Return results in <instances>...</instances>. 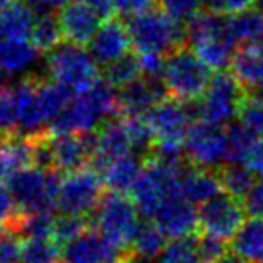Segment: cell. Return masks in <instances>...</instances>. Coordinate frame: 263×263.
Returning <instances> with one entry per match:
<instances>
[{
  "label": "cell",
  "instance_id": "37",
  "mask_svg": "<svg viewBox=\"0 0 263 263\" xmlns=\"http://www.w3.org/2000/svg\"><path fill=\"white\" fill-rule=\"evenodd\" d=\"M20 114L15 87H0V137L18 134Z\"/></svg>",
  "mask_w": 263,
  "mask_h": 263
},
{
  "label": "cell",
  "instance_id": "32",
  "mask_svg": "<svg viewBox=\"0 0 263 263\" xmlns=\"http://www.w3.org/2000/svg\"><path fill=\"white\" fill-rule=\"evenodd\" d=\"M74 94L76 92L54 80L38 85V99H40L42 112H44L47 124H51V121L60 116V112L69 105Z\"/></svg>",
  "mask_w": 263,
  "mask_h": 263
},
{
  "label": "cell",
  "instance_id": "15",
  "mask_svg": "<svg viewBox=\"0 0 263 263\" xmlns=\"http://www.w3.org/2000/svg\"><path fill=\"white\" fill-rule=\"evenodd\" d=\"M132 47V38L128 26L119 20H106L99 26L92 40L88 42V51L99 65H108L128 54Z\"/></svg>",
  "mask_w": 263,
  "mask_h": 263
},
{
  "label": "cell",
  "instance_id": "7",
  "mask_svg": "<svg viewBox=\"0 0 263 263\" xmlns=\"http://www.w3.org/2000/svg\"><path fill=\"white\" fill-rule=\"evenodd\" d=\"M99 63L90 51L80 44L63 42L49 52L47 72L51 80L69 87L74 92H81L99 80Z\"/></svg>",
  "mask_w": 263,
  "mask_h": 263
},
{
  "label": "cell",
  "instance_id": "5",
  "mask_svg": "<svg viewBox=\"0 0 263 263\" xmlns=\"http://www.w3.org/2000/svg\"><path fill=\"white\" fill-rule=\"evenodd\" d=\"M94 227L117 249H126L132 245L137 231L141 227V211L134 198H128L124 193L110 191L101 198L94 209Z\"/></svg>",
  "mask_w": 263,
  "mask_h": 263
},
{
  "label": "cell",
  "instance_id": "2",
  "mask_svg": "<svg viewBox=\"0 0 263 263\" xmlns=\"http://www.w3.org/2000/svg\"><path fill=\"white\" fill-rule=\"evenodd\" d=\"M128 33L132 47L137 54H170L175 49L186 45V27L173 20L164 11L152 9L143 15L128 18Z\"/></svg>",
  "mask_w": 263,
  "mask_h": 263
},
{
  "label": "cell",
  "instance_id": "50",
  "mask_svg": "<svg viewBox=\"0 0 263 263\" xmlns=\"http://www.w3.org/2000/svg\"><path fill=\"white\" fill-rule=\"evenodd\" d=\"M85 2L90 6L92 11H94L96 15L103 20V22L114 18V15L117 13L116 11V2H114V0H85Z\"/></svg>",
  "mask_w": 263,
  "mask_h": 263
},
{
  "label": "cell",
  "instance_id": "3",
  "mask_svg": "<svg viewBox=\"0 0 263 263\" xmlns=\"http://www.w3.org/2000/svg\"><path fill=\"white\" fill-rule=\"evenodd\" d=\"M60 175L54 170L42 166H27L6 179L16 205L22 213L51 211L56 208L60 191Z\"/></svg>",
  "mask_w": 263,
  "mask_h": 263
},
{
  "label": "cell",
  "instance_id": "26",
  "mask_svg": "<svg viewBox=\"0 0 263 263\" xmlns=\"http://www.w3.org/2000/svg\"><path fill=\"white\" fill-rule=\"evenodd\" d=\"M231 251L247 263L263 261V216H251L231 238Z\"/></svg>",
  "mask_w": 263,
  "mask_h": 263
},
{
  "label": "cell",
  "instance_id": "8",
  "mask_svg": "<svg viewBox=\"0 0 263 263\" xmlns=\"http://www.w3.org/2000/svg\"><path fill=\"white\" fill-rule=\"evenodd\" d=\"M184 170L170 168L155 161L144 166L136 186L132 187V198L141 215L154 218L170 198L180 193V175Z\"/></svg>",
  "mask_w": 263,
  "mask_h": 263
},
{
  "label": "cell",
  "instance_id": "4",
  "mask_svg": "<svg viewBox=\"0 0 263 263\" xmlns=\"http://www.w3.org/2000/svg\"><path fill=\"white\" fill-rule=\"evenodd\" d=\"M211 69L187 45L166 56L164 81L168 94L182 101H197L211 83Z\"/></svg>",
  "mask_w": 263,
  "mask_h": 263
},
{
  "label": "cell",
  "instance_id": "39",
  "mask_svg": "<svg viewBox=\"0 0 263 263\" xmlns=\"http://www.w3.org/2000/svg\"><path fill=\"white\" fill-rule=\"evenodd\" d=\"M126 124H128V132H130L132 143H134V150L139 152V154H144V152L150 154L155 144V132L152 128L150 121H148L146 114L128 116Z\"/></svg>",
  "mask_w": 263,
  "mask_h": 263
},
{
  "label": "cell",
  "instance_id": "33",
  "mask_svg": "<svg viewBox=\"0 0 263 263\" xmlns=\"http://www.w3.org/2000/svg\"><path fill=\"white\" fill-rule=\"evenodd\" d=\"M56 218L51 211L22 213L11 229L22 238H52Z\"/></svg>",
  "mask_w": 263,
  "mask_h": 263
},
{
  "label": "cell",
  "instance_id": "1",
  "mask_svg": "<svg viewBox=\"0 0 263 263\" xmlns=\"http://www.w3.org/2000/svg\"><path fill=\"white\" fill-rule=\"evenodd\" d=\"M119 92L106 80H98L88 88L76 92L69 105L51 121L49 130L58 134H87L119 112Z\"/></svg>",
  "mask_w": 263,
  "mask_h": 263
},
{
  "label": "cell",
  "instance_id": "51",
  "mask_svg": "<svg viewBox=\"0 0 263 263\" xmlns=\"http://www.w3.org/2000/svg\"><path fill=\"white\" fill-rule=\"evenodd\" d=\"M215 263H247L243 258H240V256L236 254V252H226V254L222 256L220 259H216Z\"/></svg>",
  "mask_w": 263,
  "mask_h": 263
},
{
  "label": "cell",
  "instance_id": "41",
  "mask_svg": "<svg viewBox=\"0 0 263 263\" xmlns=\"http://www.w3.org/2000/svg\"><path fill=\"white\" fill-rule=\"evenodd\" d=\"M87 218L83 215H72V213H63L62 216H58L54 222V238L58 243L65 245L67 241L74 240L76 236H80L81 233L87 231Z\"/></svg>",
  "mask_w": 263,
  "mask_h": 263
},
{
  "label": "cell",
  "instance_id": "25",
  "mask_svg": "<svg viewBox=\"0 0 263 263\" xmlns=\"http://www.w3.org/2000/svg\"><path fill=\"white\" fill-rule=\"evenodd\" d=\"M36 13L26 2H15L0 11V49L13 40L31 38Z\"/></svg>",
  "mask_w": 263,
  "mask_h": 263
},
{
  "label": "cell",
  "instance_id": "12",
  "mask_svg": "<svg viewBox=\"0 0 263 263\" xmlns=\"http://www.w3.org/2000/svg\"><path fill=\"white\" fill-rule=\"evenodd\" d=\"M191 110L193 108H190L186 101L177 98H164L162 101H159L146 114L148 121L155 132V141L184 144L186 134L191 126V119L195 116Z\"/></svg>",
  "mask_w": 263,
  "mask_h": 263
},
{
  "label": "cell",
  "instance_id": "20",
  "mask_svg": "<svg viewBox=\"0 0 263 263\" xmlns=\"http://www.w3.org/2000/svg\"><path fill=\"white\" fill-rule=\"evenodd\" d=\"M13 87H15L16 99H18V134L29 137L45 136L47 121H45V116L40 106V99H38V85H34L29 80H22L16 81Z\"/></svg>",
  "mask_w": 263,
  "mask_h": 263
},
{
  "label": "cell",
  "instance_id": "18",
  "mask_svg": "<svg viewBox=\"0 0 263 263\" xmlns=\"http://www.w3.org/2000/svg\"><path fill=\"white\" fill-rule=\"evenodd\" d=\"M168 88L162 80L141 76L126 87L119 88V106L126 116L148 114L159 101L166 98Z\"/></svg>",
  "mask_w": 263,
  "mask_h": 263
},
{
  "label": "cell",
  "instance_id": "31",
  "mask_svg": "<svg viewBox=\"0 0 263 263\" xmlns=\"http://www.w3.org/2000/svg\"><path fill=\"white\" fill-rule=\"evenodd\" d=\"M63 31L60 24V16L52 11H44L36 15L33 31H31V42L40 49L42 52H51L54 47L62 44Z\"/></svg>",
  "mask_w": 263,
  "mask_h": 263
},
{
  "label": "cell",
  "instance_id": "11",
  "mask_svg": "<svg viewBox=\"0 0 263 263\" xmlns=\"http://www.w3.org/2000/svg\"><path fill=\"white\" fill-rule=\"evenodd\" d=\"M245 213L247 211L243 200L223 191L200 205L198 209L200 229L223 240H231L245 222Z\"/></svg>",
  "mask_w": 263,
  "mask_h": 263
},
{
  "label": "cell",
  "instance_id": "36",
  "mask_svg": "<svg viewBox=\"0 0 263 263\" xmlns=\"http://www.w3.org/2000/svg\"><path fill=\"white\" fill-rule=\"evenodd\" d=\"M60 247L54 238H24L20 263H56Z\"/></svg>",
  "mask_w": 263,
  "mask_h": 263
},
{
  "label": "cell",
  "instance_id": "22",
  "mask_svg": "<svg viewBox=\"0 0 263 263\" xmlns=\"http://www.w3.org/2000/svg\"><path fill=\"white\" fill-rule=\"evenodd\" d=\"M143 170L144 164L141 155L126 154L105 162L103 166H99L98 172L103 179V184L110 191L126 193V191H132V187L136 186Z\"/></svg>",
  "mask_w": 263,
  "mask_h": 263
},
{
  "label": "cell",
  "instance_id": "49",
  "mask_svg": "<svg viewBox=\"0 0 263 263\" xmlns=\"http://www.w3.org/2000/svg\"><path fill=\"white\" fill-rule=\"evenodd\" d=\"M258 4V0H216V13H226V15H234V13L251 9Z\"/></svg>",
  "mask_w": 263,
  "mask_h": 263
},
{
  "label": "cell",
  "instance_id": "24",
  "mask_svg": "<svg viewBox=\"0 0 263 263\" xmlns=\"http://www.w3.org/2000/svg\"><path fill=\"white\" fill-rule=\"evenodd\" d=\"M180 193L195 205H202L209 198L222 193L218 172L202 166L186 168L180 175Z\"/></svg>",
  "mask_w": 263,
  "mask_h": 263
},
{
  "label": "cell",
  "instance_id": "10",
  "mask_svg": "<svg viewBox=\"0 0 263 263\" xmlns=\"http://www.w3.org/2000/svg\"><path fill=\"white\" fill-rule=\"evenodd\" d=\"M184 150L195 166L220 168L227 162V130L205 121L193 123L184 139Z\"/></svg>",
  "mask_w": 263,
  "mask_h": 263
},
{
  "label": "cell",
  "instance_id": "27",
  "mask_svg": "<svg viewBox=\"0 0 263 263\" xmlns=\"http://www.w3.org/2000/svg\"><path fill=\"white\" fill-rule=\"evenodd\" d=\"M227 36L236 45L258 44L263 36V9H245L227 16Z\"/></svg>",
  "mask_w": 263,
  "mask_h": 263
},
{
  "label": "cell",
  "instance_id": "38",
  "mask_svg": "<svg viewBox=\"0 0 263 263\" xmlns=\"http://www.w3.org/2000/svg\"><path fill=\"white\" fill-rule=\"evenodd\" d=\"M154 263H208L200 258L195 240L191 238H179L166 245L162 254Z\"/></svg>",
  "mask_w": 263,
  "mask_h": 263
},
{
  "label": "cell",
  "instance_id": "23",
  "mask_svg": "<svg viewBox=\"0 0 263 263\" xmlns=\"http://www.w3.org/2000/svg\"><path fill=\"white\" fill-rule=\"evenodd\" d=\"M40 49L27 40H13L0 49V78H18L33 70L40 60Z\"/></svg>",
  "mask_w": 263,
  "mask_h": 263
},
{
  "label": "cell",
  "instance_id": "13",
  "mask_svg": "<svg viewBox=\"0 0 263 263\" xmlns=\"http://www.w3.org/2000/svg\"><path fill=\"white\" fill-rule=\"evenodd\" d=\"M94 155V132L58 134L51 141L52 168L62 173L81 170Z\"/></svg>",
  "mask_w": 263,
  "mask_h": 263
},
{
  "label": "cell",
  "instance_id": "30",
  "mask_svg": "<svg viewBox=\"0 0 263 263\" xmlns=\"http://www.w3.org/2000/svg\"><path fill=\"white\" fill-rule=\"evenodd\" d=\"M195 52L211 70H227L236 54V44L227 34L195 45Z\"/></svg>",
  "mask_w": 263,
  "mask_h": 263
},
{
  "label": "cell",
  "instance_id": "43",
  "mask_svg": "<svg viewBox=\"0 0 263 263\" xmlns=\"http://www.w3.org/2000/svg\"><path fill=\"white\" fill-rule=\"evenodd\" d=\"M195 245H197V251L200 254V258L208 263H215L216 259H220L226 254L227 249H231L227 245V240L209 233H204L202 236H198L195 240Z\"/></svg>",
  "mask_w": 263,
  "mask_h": 263
},
{
  "label": "cell",
  "instance_id": "21",
  "mask_svg": "<svg viewBox=\"0 0 263 263\" xmlns=\"http://www.w3.org/2000/svg\"><path fill=\"white\" fill-rule=\"evenodd\" d=\"M36 137L11 134L0 137V179H8L16 172L34 164Z\"/></svg>",
  "mask_w": 263,
  "mask_h": 263
},
{
  "label": "cell",
  "instance_id": "28",
  "mask_svg": "<svg viewBox=\"0 0 263 263\" xmlns=\"http://www.w3.org/2000/svg\"><path fill=\"white\" fill-rule=\"evenodd\" d=\"M166 238L168 236L155 222H143L130 245V258L134 259V263H154L168 245Z\"/></svg>",
  "mask_w": 263,
  "mask_h": 263
},
{
  "label": "cell",
  "instance_id": "14",
  "mask_svg": "<svg viewBox=\"0 0 263 263\" xmlns=\"http://www.w3.org/2000/svg\"><path fill=\"white\" fill-rule=\"evenodd\" d=\"M155 223L162 229V233L172 240L179 238H191L195 231L200 227L198 211L195 204L190 202L182 193L172 197L154 216Z\"/></svg>",
  "mask_w": 263,
  "mask_h": 263
},
{
  "label": "cell",
  "instance_id": "9",
  "mask_svg": "<svg viewBox=\"0 0 263 263\" xmlns=\"http://www.w3.org/2000/svg\"><path fill=\"white\" fill-rule=\"evenodd\" d=\"M103 179L98 170H78L67 173L60 182L56 208L62 213L87 215L94 211L103 198Z\"/></svg>",
  "mask_w": 263,
  "mask_h": 263
},
{
  "label": "cell",
  "instance_id": "17",
  "mask_svg": "<svg viewBox=\"0 0 263 263\" xmlns=\"http://www.w3.org/2000/svg\"><path fill=\"white\" fill-rule=\"evenodd\" d=\"M58 16L63 38L80 45H87L103 22L85 0H70L69 4L60 8Z\"/></svg>",
  "mask_w": 263,
  "mask_h": 263
},
{
  "label": "cell",
  "instance_id": "48",
  "mask_svg": "<svg viewBox=\"0 0 263 263\" xmlns=\"http://www.w3.org/2000/svg\"><path fill=\"white\" fill-rule=\"evenodd\" d=\"M243 205L251 216H263V180L256 182L251 193L243 198Z\"/></svg>",
  "mask_w": 263,
  "mask_h": 263
},
{
  "label": "cell",
  "instance_id": "6",
  "mask_svg": "<svg viewBox=\"0 0 263 263\" xmlns=\"http://www.w3.org/2000/svg\"><path fill=\"white\" fill-rule=\"evenodd\" d=\"M247 94L249 90L233 72L218 70L211 78L208 90L197 99L193 112L200 121L223 126L238 117V110Z\"/></svg>",
  "mask_w": 263,
  "mask_h": 263
},
{
  "label": "cell",
  "instance_id": "54",
  "mask_svg": "<svg viewBox=\"0 0 263 263\" xmlns=\"http://www.w3.org/2000/svg\"><path fill=\"white\" fill-rule=\"evenodd\" d=\"M6 227H8V226H6V223L0 222V238H2V236H4V234H6Z\"/></svg>",
  "mask_w": 263,
  "mask_h": 263
},
{
  "label": "cell",
  "instance_id": "42",
  "mask_svg": "<svg viewBox=\"0 0 263 263\" xmlns=\"http://www.w3.org/2000/svg\"><path fill=\"white\" fill-rule=\"evenodd\" d=\"M159 6L162 11L173 20L180 24H186L190 18H193L202 8V0H161Z\"/></svg>",
  "mask_w": 263,
  "mask_h": 263
},
{
  "label": "cell",
  "instance_id": "44",
  "mask_svg": "<svg viewBox=\"0 0 263 263\" xmlns=\"http://www.w3.org/2000/svg\"><path fill=\"white\" fill-rule=\"evenodd\" d=\"M24 238L13 231L0 238V263H20Z\"/></svg>",
  "mask_w": 263,
  "mask_h": 263
},
{
  "label": "cell",
  "instance_id": "45",
  "mask_svg": "<svg viewBox=\"0 0 263 263\" xmlns=\"http://www.w3.org/2000/svg\"><path fill=\"white\" fill-rule=\"evenodd\" d=\"M22 211L16 205L15 198H13L11 191L8 190V186H0V222L6 223V226L11 229L13 223L20 218Z\"/></svg>",
  "mask_w": 263,
  "mask_h": 263
},
{
  "label": "cell",
  "instance_id": "19",
  "mask_svg": "<svg viewBox=\"0 0 263 263\" xmlns=\"http://www.w3.org/2000/svg\"><path fill=\"white\" fill-rule=\"evenodd\" d=\"M119 249L108 241L99 231H85L62 249L63 263H103L117 256Z\"/></svg>",
  "mask_w": 263,
  "mask_h": 263
},
{
  "label": "cell",
  "instance_id": "35",
  "mask_svg": "<svg viewBox=\"0 0 263 263\" xmlns=\"http://www.w3.org/2000/svg\"><path fill=\"white\" fill-rule=\"evenodd\" d=\"M227 130V162H245L252 144L258 139V134L249 130L245 124L233 123Z\"/></svg>",
  "mask_w": 263,
  "mask_h": 263
},
{
  "label": "cell",
  "instance_id": "29",
  "mask_svg": "<svg viewBox=\"0 0 263 263\" xmlns=\"http://www.w3.org/2000/svg\"><path fill=\"white\" fill-rule=\"evenodd\" d=\"M222 182V190L233 197L243 200L256 186V173L245 162H226L216 168Z\"/></svg>",
  "mask_w": 263,
  "mask_h": 263
},
{
  "label": "cell",
  "instance_id": "40",
  "mask_svg": "<svg viewBox=\"0 0 263 263\" xmlns=\"http://www.w3.org/2000/svg\"><path fill=\"white\" fill-rule=\"evenodd\" d=\"M238 119L241 124L258 136H263V96L249 92L238 110Z\"/></svg>",
  "mask_w": 263,
  "mask_h": 263
},
{
  "label": "cell",
  "instance_id": "16",
  "mask_svg": "<svg viewBox=\"0 0 263 263\" xmlns=\"http://www.w3.org/2000/svg\"><path fill=\"white\" fill-rule=\"evenodd\" d=\"M134 152V143H132L130 132H128L126 119H108L94 132V161L96 170L103 166L105 162L112 161L121 155H126Z\"/></svg>",
  "mask_w": 263,
  "mask_h": 263
},
{
  "label": "cell",
  "instance_id": "52",
  "mask_svg": "<svg viewBox=\"0 0 263 263\" xmlns=\"http://www.w3.org/2000/svg\"><path fill=\"white\" fill-rule=\"evenodd\" d=\"M103 263H134V259L130 256H112V258H108Z\"/></svg>",
  "mask_w": 263,
  "mask_h": 263
},
{
  "label": "cell",
  "instance_id": "46",
  "mask_svg": "<svg viewBox=\"0 0 263 263\" xmlns=\"http://www.w3.org/2000/svg\"><path fill=\"white\" fill-rule=\"evenodd\" d=\"M114 2H116V11L121 16L132 18V16L155 9V6H159L161 0H114Z\"/></svg>",
  "mask_w": 263,
  "mask_h": 263
},
{
  "label": "cell",
  "instance_id": "55",
  "mask_svg": "<svg viewBox=\"0 0 263 263\" xmlns=\"http://www.w3.org/2000/svg\"><path fill=\"white\" fill-rule=\"evenodd\" d=\"M251 263H261V261H251Z\"/></svg>",
  "mask_w": 263,
  "mask_h": 263
},
{
  "label": "cell",
  "instance_id": "47",
  "mask_svg": "<svg viewBox=\"0 0 263 263\" xmlns=\"http://www.w3.org/2000/svg\"><path fill=\"white\" fill-rule=\"evenodd\" d=\"M141 69L143 76L154 78V80H162L166 69V54H157V52H148V54H139Z\"/></svg>",
  "mask_w": 263,
  "mask_h": 263
},
{
  "label": "cell",
  "instance_id": "53",
  "mask_svg": "<svg viewBox=\"0 0 263 263\" xmlns=\"http://www.w3.org/2000/svg\"><path fill=\"white\" fill-rule=\"evenodd\" d=\"M15 2H18V0H0V11H2V9H6L8 6L15 4Z\"/></svg>",
  "mask_w": 263,
  "mask_h": 263
},
{
  "label": "cell",
  "instance_id": "34",
  "mask_svg": "<svg viewBox=\"0 0 263 263\" xmlns=\"http://www.w3.org/2000/svg\"><path fill=\"white\" fill-rule=\"evenodd\" d=\"M141 76H143V69H141L139 56L130 54V52L124 54L123 58L105 65V80L116 88L126 87L128 83L139 80Z\"/></svg>",
  "mask_w": 263,
  "mask_h": 263
}]
</instances>
